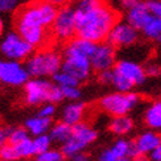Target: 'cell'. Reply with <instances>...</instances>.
Listing matches in <instances>:
<instances>
[{"label":"cell","mask_w":161,"mask_h":161,"mask_svg":"<svg viewBox=\"0 0 161 161\" xmlns=\"http://www.w3.org/2000/svg\"><path fill=\"white\" fill-rule=\"evenodd\" d=\"M58 7L46 0H33L21 7L15 16V29L33 48H42L48 41V29L52 28Z\"/></svg>","instance_id":"cell-1"},{"label":"cell","mask_w":161,"mask_h":161,"mask_svg":"<svg viewBox=\"0 0 161 161\" xmlns=\"http://www.w3.org/2000/svg\"><path fill=\"white\" fill-rule=\"evenodd\" d=\"M77 36L92 42L107 41L112 26L118 23V15L103 0H77L74 4Z\"/></svg>","instance_id":"cell-2"},{"label":"cell","mask_w":161,"mask_h":161,"mask_svg":"<svg viewBox=\"0 0 161 161\" xmlns=\"http://www.w3.org/2000/svg\"><path fill=\"white\" fill-rule=\"evenodd\" d=\"M62 53L53 48H41L33 52L29 58L24 62L31 77L46 78L53 77L62 68Z\"/></svg>","instance_id":"cell-3"},{"label":"cell","mask_w":161,"mask_h":161,"mask_svg":"<svg viewBox=\"0 0 161 161\" xmlns=\"http://www.w3.org/2000/svg\"><path fill=\"white\" fill-rule=\"evenodd\" d=\"M140 102V97L132 91H115L103 97L99 102V107L111 116H122L135 108Z\"/></svg>","instance_id":"cell-4"},{"label":"cell","mask_w":161,"mask_h":161,"mask_svg":"<svg viewBox=\"0 0 161 161\" xmlns=\"http://www.w3.org/2000/svg\"><path fill=\"white\" fill-rule=\"evenodd\" d=\"M98 137V132L92 128L90 124L80 122L75 125H73L71 136L66 143L62 144L61 151L65 157H73L80 153L90 144H92Z\"/></svg>","instance_id":"cell-5"},{"label":"cell","mask_w":161,"mask_h":161,"mask_svg":"<svg viewBox=\"0 0 161 161\" xmlns=\"http://www.w3.org/2000/svg\"><path fill=\"white\" fill-rule=\"evenodd\" d=\"M52 36L58 41H66L77 36V20L74 5L59 7L52 28Z\"/></svg>","instance_id":"cell-6"},{"label":"cell","mask_w":161,"mask_h":161,"mask_svg":"<svg viewBox=\"0 0 161 161\" xmlns=\"http://www.w3.org/2000/svg\"><path fill=\"white\" fill-rule=\"evenodd\" d=\"M33 46L26 42L16 31L8 32L0 40V54L7 59L13 61H26L33 53Z\"/></svg>","instance_id":"cell-7"},{"label":"cell","mask_w":161,"mask_h":161,"mask_svg":"<svg viewBox=\"0 0 161 161\" xmlns=\"http://www.w3.org/2000/svg\"><path fill=\"white\" fill-rule=\"evenodd\" d=\"M54 83L45 78H29L24 85V100L29 106H38L50 102Z\"/></svg>","instance_id":"cell-8"},{"label":"cell","mask_w":161,"mask_h":161,"mask_svg":"<svg viewBox=\"0 0 161 161\" xmlns=\"http://www.w3.org/2000/svg\"><path fill=\"white\" fill-rule=\"evenodd\" d=\"M62 68L61 70L69 73L70 75L77 78L80 83L85 82L90 78L92 69L91 58L79 56V54H71V53H62Z\"/></svg>","instance_id":"cell-9"},{"label":"cell","mask_w":161,"mask_h":161,"mask_svg":"<svg viewBox=\"0 0 161 161\" xmlns=\"http://www.w3.org/2000/svg\"><path fill=\"white\" fill-rule=\"evenodd\" d=\"M31 74L26 69L25 64L13 59H5L3 62L2 73H0V82L8 86L20 87L24 86L29 80Z\"/></svg>","instance_id":"cell-10"},{"label":"cell","mask_w":161,"mask_h":161,"mask_svg":"<svg viewBox=\"0 0 161 161\" xmlns=\"http://www.w3.org/2000/svg\"><path fill=\"white\" fill-rule=\"evenodd\" d=\"M139 31L127 21H118L108 33L107 41L115 48H128L137 42Z\"/></svg>","instance_id":"cell-11"},{"label":"cell","mask_w":161,"mask_h":161,"mask_svg":"<svg viewBox=\"0 0 161 161\" xmlns=\"http://www.w3.org/2000/svg\"><path fill=\"white\" fill-rule=\"evenodd\" d=\"M116 64V48L108 41L97 44L94 54L91 56V65L95 71L110 70L115 68Z\"/></svg>","instance_id":"cell-12"},{"label":"cell","mask_w":161,"mask_h":161,"mask_svg":"<svg viewBox=\"0 0 161 161\" xmlns=\"http://www.w3.org/2000/svg\"><path fill=\"white\" fill-rule=\"evenodd\" d=\"M114 70L125 77L127 79H130L135 86L143 85L147 79L144 66L137 64L136 61H132V59H119L116 61Z\"/></svg>","instance_id":"cell-13"},{"label":"cell","mask_w":161,"mask_h":161,"mask_svg":"<svg viewBox=\"0 0 161 161\" xmlns=\"http://www.w3.org/2000/svg\"><path fill=\"white\" fill-rule=\"evenodd\" d=\"M133 144H135L137 155H147L148 156L161 144V135H158V133L153 130L145 131L143 133H140V135L135 139Z\"/></svg>","instance_id":"cell-14"},{"label":"cell","mask_w":161,"mask_h":161,"mask_svg":"<svg viewBox=\"0 0 161 161\" xmlns=\"http://www.w3.org/2000/svg\"><path fill=\"white\" fill-rule=\"evenodd\" d=\"M95 48H97V42H92L90 40L77 36L66 42V45L62 49V53H71V54H79L91 58L94 52H95Z\"/></svg>","instance_id":"cell-15"},{"label":"cell","mask_w":161,"mask_h":161,"mask_svg":"<svg viewBox=\"0 0 161 161\" xmlns=\"http://www.w3.org/2000/svg\"><path fill=\"white\" fill-rule=\"evenodd\" d=\"M151 12L147 7L145 2H142L140 4L135 5L133 8L128 9L125 16V21L130 23L132 26H135L137 31H142L143 26L147 24V21L151 19Z\"/></svg>","instance_id":"cell-16"},{"label":"cell","mask_w":161,"mask_h":161,"mask_svg":"<svg viewBox=\"0 0 161 161\" xmlns=\"http://www.w3.org/2000/svg\"><path fill=\"white\" fill-rule=\"evenodd\" d=\"M85 112H86V104L82 102L73 100L71 103L64 107L61 112V120L70 125H75L82 122V119L85 118Z\"/></svg>","instance_id":"cell-17"},{"label":"cell","mask_w":161,"mask_h":161,"mask_svg":"<svg viewBox=\"0 0 161 161\" xmlns=\"http://www.w3.org/2000/svg\"><path fill=\"white\" fill-rule=\"evenodd\" d=\"M108 130L116 136H124L133 130V120L128 115L112 116L108 123Z\"/></svg>","instance_id":"cell-18"},{"label":"cell","mask_w":161,"mask_h":161,"mask_svg":"<svg viewBox=\"0 0 161 161\" xmlns=\"http://www.w3.org/2000/svg\"><path fill=\"white\" fill-rule=\"evenodd\" d=\"M25 128L28 130V132L33 136L44 135L52 128V119L49 118H42V116H35L29 118L25 122Z\"/></svg>","instance_id":"cell-19"},{"label":"cell","mask_w":161,"mask_h":161,"mask_svg":"<svg viewBox=\"0 0 161 161\" xmlns=\"http://www.w3.org/2000/svg\"><path fill=\"white\" fill-rule=\"evenodd\" d=\"M144 123L153 131H161V100L153 102L144 114Z\"/></svg>","instance_id":"cell-20"},{"label":"cell","mask_w":161,"mask_h":161,"mask_svg":"<svg viewBox=\"0 0 161 161\" xmlns=\"http://www.w3.org/2000/svg\"><path fill=\"white\" fill-rule=\"evenodd\" d=\"M71 132H73V125L65 123V122H58L56 124L52 125V128L49 131V135L52 137V140L54 143H58V144H64L66 143L68 140L70 139L71 136Z\"/></svg>","instance_id":"cell-21"},{"label":"cell","mask_w":161,"mask_h":161,"mask_svg":"<svg viewBox=\"0 0 161 161\" xmlns=\"http://www.w3.org/2000/svg\"><path fill=\"white\" fill-rule=\"evenodd\" d=\"M140 32L148 40L157 41L161 44V19L151 16V19L147 21V24L143 26V29Z\"/></svg>","instance_id":"cell-22"},{"label":"cell","mask_w":161,"mask_h":161,"mask_svg":"<svg viewBox=\"0 0 161 161\" xmlns=\"http://www.w3.org/2000/svg\"><path fill=\"white\" fill-rule=\"evenodd\" d=\"M17 153V157L20 158H31L36 156V149H35V144H33V139L28 137L23 140L21 143L13 144Z\"/></svg>","instance_id":"cell-23"},{"label":"cell","mask_w":161,"mask_h":161,"mask_svg":"<svg viewBox=\"0 0 161 161\" xmlns=\"http://www.w3.org/2000/svg\"><path fill=\"white\" fill-rule=\"evenodd\" d=\"M53 78V83H56L59 87H68V86H79V80L77 78H74L73 75H70L69 73H66L64 70L57 71Z\"/></svg>","instance_id":"cell-24"},{"label":"cell","mask_w":161,"mask_h":161,"mask_svg":"<svg viewBox=\"0 0 161 161\" xmlns=\"http://www.w3.org/2000/svg\"><path fill=\"white\" fill-rule=\"evenodd\" d=\"M112 86L115 87L116 91H123V92H127V91H131L135 85H133L130 79H127L125 77H123L122 74H119L114 70V79H112Z\"/></svg>","instance_id":"cell-25"},{"label":"cell","mask_w":161,"mask_h":161,"mask_svg":"<svg viewBox=\"0 0 161 161\" xmlns=\"http://www.w3.org/2000/svg\"><path fill=\"white\" fill-rule=\"evenodd\" d=\"M64 158H65V155L62 153V151L50 148L45 152L37 153L33 157V161H64Z\"/></svg>","instance_id":"cell-26"},{"label":"cell","mask_w":161,"mask_h":161,"mask_svg":"<svg viewBox=\"0 0 161 161\" xmlns=\"http://www.w3.org/2000/svg\"><path fill=\"white\" fill-rule=\"evenodd\" d=\"M52 137L48 133H44V135H38L35 136L33 139V144H35V149H36V155L37 153H41L50 149V145H52Z\"/></svg>","instance_id":"cell-27"},{"label":"cell","mask_w":161,"mask_h":161,"mask_svg":"<svg viewBox=\"0 0 161 161\" xmlns=\"http://www.w3.org/2000/svg\"><path fill=\"white\" fill-rule=\"evenodd\" d=\"M0 160H3V161H16V160H19L13 144L7 143L5 145H3L2 148H0Z\"/></svg>","instance_id":"cell-28"},{"label":"cell","mask_w":161,"mask_h":161,"mask_svg":"<svg viewBox=\"0 0 161 161\" xmlns=\"http://www.w3.org/2000/svg\"><path fill=\"white\" fill-rule=\"evenodd\" d=\"M31 133L28 132L26 128H13L11 130V135H9V142L11 144H17V143H21L23 140L31 137L29 136Z\"/></svg>","instance_id":"cell-29"},{"label":"cell","mask_w":161,"mask_h":161,"mask_svg":"<svg viewBox=\"0 0 161 161\" xmlns=\"http://www.w3.org/2000/svg\"><path fill=\"white\" fill-rule=\"evenodd\" d=\"M65 99L69 100H78L80 98V90L78 86H68V87H61Z\"/></svg>","instance_id":"cell-30"},{"label":"cell","mask_w":161,"mask_h":161,"mask_svg":"<svg viewBox=\"0 0 161 161\" xmlns=\"http://www.w3.org/2000/svg\"><path fill=\"white\" fill-rule=\"evenodd\" d=\"M98 161H130V158H123L118 156L115 152H112L111 148H107L104 149L102 153L99 155Z\"/></svg>","instance_id":"cell-31"},{"label":"cell","mask_w":161,"mask_h":161,"mask_svg":"<svg viewBox=\"0 0 161 161\" xmlns=\"http://www.w3.org/2000/svg\"><path fill=\"white\" fill-rule=\"evenodd\" d=\"M19 0H0V13H9L16 11Z\"/></svg>","instance_id":"cell-32"},{"label":"cell","mask_w":161,"mask_h":161,"mask_svg":"<svg viewBox=\"0 0 161 161\" xmlns=\"http://www.w3.org/2000/svg\"><path fill=\"white\" fill-rule=\"evenodd\" d=\"M54 114H56V106H54V103L48 102V103H44L41 106V108H40L37 115L38 116H42V118L52 119L53 116H54Z\"/></svg>","instance_id":"cell-33"},{"label":"cell","mask_w":161,"mask_h":161,"mask_svg":"<svg viewBox=\"0 0 161 161\" xmlns=\"http://www.w3.org/2000/svg\"><path fill=\"white\" fill-rule=\"evenodd\" d=\"M145 73H147V77H158L161 75V65L157 62H147V65L144 66Z\"/></svg>","instance_id":"cell-34"},{"label":"cell","mask_w":161,"mask_h":161,"mask_svg":"<svg viewBox=\"0 0 161 161\" xmlns=\"http://www.w3.org/2000/svg\"><path fill=\"white\" fill-rule=\"evenodd\" d=\"M145 4L152 16L161 19V0H147Z\"/></svg>","instance_id":"cell-35"},{"label":"cell","mask_w":161,"mask_h":161,"mask_svg":"<svg viewBox=\"0 0 161 161\" xmlns=\"http://www.w3.org/2000/svg\"><path fill=\"white\" fill-rule=\"evenodd\" d=\"M98 79L100 83L103 85H112V79H114V69L110 70H103L98 73Z\"/></svg>","instance_id":"cell-36"},{"label":"cell","mask_w":161,"mask_h":161,"mask_svg":"<svg viewBox=\"0 0 161 161\" xmlns=\"http://www.w3.org/2000/svg\"><path fill=\"white\" fill-rule=\"evenodd\" d=\"M9 135H11L9 128H7V127H0V148L9 142Z\"/></svg>","instance_id":"cell-37"},{"label":"cell","mask_w":161,"mask_h":161,"mask_svg":"<svg viewBox=\"0 0 161 161\" xmlns=\"http://www.w3.org/2000/svg\"><path fill=\"white\" fill-rule=\"evenodd\" d=\"M143 0H120V5L123 7L124 9H131V8H133L135 5H137V4H140Z\"/></svg>","instance_id":"cell-38"},{"label":"cell","mask_w":161,"mask_h":161,"mask_svg":"<svg viewBox=\"0 0 161 161\" xmlns=\"http://www.w3.org/2000/svg\"><path fill=\"white\" fill-rule=\"evenodd\" d=\"M149 158H151L152 161H161V144H160L157 148L151 153V155H149Z\"/></svg>","instance_id":"cell-39"},{"label":"cell","mask_w":161,"mask_h":161,"mask_svg":"<svg viewBox=\"0 0 161 161\" xmlns=\"http://www.w3.org/2000/svg\"><path fill=\"white\" fill-rule=\"evenodd\" d=\"M46 2H49L50 4L56 5V7H64V5H68V3L70 2V0H46Z\"/></svg>","instance_id":"cell-40"},{"label":"cell","mask_w":161,"mask_h":161,"mask_svg":"<svg viewBox=\"0 0 161 161\" xmlns=\"http://www.w3.org/2000/svg\"><path fill=\"white\" fill-rule=\"evenodd\" d=\"M71 160H73V161H89V157H87L86 155H83L82 152H80V153H78V155L73 156Z\"/></svg>","instance_id":"cell-41"},{"label":"cell","mask_w":161,"mask_h":161,"mask_svg":"<svg viewBox=\"0 0 161 161\" xmlns=\"http://www.w3.org/2000/svg\"><path fill=\"white\" fill-rule=\"evenodd\" d=\"M3 33H4V21L0 19V38L3 37Z\"/></svg>","instance_id":"cell-42"},{"label":"cell","mask_w":161,"mask_h":161,"mask_svg":"<svg viewBox=\"0 0 161 161\" xmlns=\"http://www.w3.org/2000/svg\"><path fill=\"white\" fill-rule=\"evenodd\" d=\"M3 62H4V61H3V59H2V58H0V73H2V68H3Z\"/></svg>","instance_id":"cell-43"},{"label":"cell","mask_w":161,"mask_h":161,"mask_svg":"<svg viewBox=\"0 0 161 161\" xmlns=\"http://www.w3.org/2000/svg\"><path fill=\"white\" fill-rule=\"evenodd\" d=\"M0 161H3V160H0Z\"/></svg>","instance_id":"cell-44"}]
</instances>
